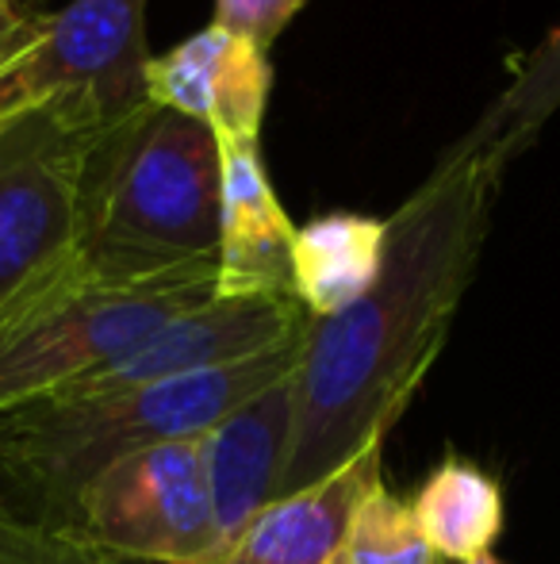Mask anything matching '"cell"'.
<instances>
[{"label":"cell","instance_id":"1","mask_svg":"<svg viewBox=\"0 0 560 564\" xmlns=\"http://www.w3.org/2000/svg\"><path fill=\"white\" fill-rule=\"evenodd\" d=\"M507 165L441 154L384 224V261L369 292L330 319H307L292 369V434L277 499L327 480L384 442L441 357L476 276Z\"/></svg>","mask_w":560,"mask_h":564},{"label":"cell","instance_id":"2","mask_svg":"<svg viewBox=\"0 0 560 564\" xmlns=\"http://www.w3.org/2000/svg\"><path fill=\"white\" fill-rule=\"evenodd\" d=\"M299 341L304 335L177 380L0 411V503L31 522L69 527L81 491L105 468L162 442L204 438L239 403L296 369Z\"/></svg>","mask_w":560,"mask_h":564},{"label":"cell","instance_id":"3","mask_svg":"<svg viewBox=\"0 0 560 564\" xmlns=\"http://www.w3.org/2000/svg\"><path fill=\"white\" fill-rule=\"evenodd\" d=\"M216 246L219 139L146 100L85 162L81 258L108 273H162L216 261Z\"/></svg>","mask_w":560,"mask_h":564},{"label":"cell","instance_id":"4","mask_svg":"<svg viewBox=\"0 0 560 564\" xmlns=\"http://www.w3.org/2000/svg\"><path fill=\"white\" fill-rule=\"evenodd\" d=\"M216 296V261L108 273L77 258L0 315V411L97 372Z\"/></svg>","mask_w":560,"mask_h":564},{"label":"cell","instance_id":"5","mask_svg":"<svg viewBox=\"0 0 560 564\" xmlns=\"http://www.w3.org/2000/svg\"><path fill=\"white\" fill-rule=\"evenodd\" d=\"M105 131L69 100L0 119V315L81 250L85 162Z\"/></svg>","mask_w":560,"mask_h":564},{"label":"cell","instance_id":"6","mask_svg":"<svg viewBox=\"0 0 560 564\" xmlns=\"http://www.w3.org/2000/svg\"><path fill=\"white\" fill-rule=\"evenodd\" d=\"M146 8L150 0H74L51 12L39 43L0 74V119L69 100L112 127L146 105Z\"/></svg>","mask_w":560,"mask_h":564},{"label":"cell","instance_id":"7","mask_svg":"<svg viewBox=\"0 0 560 564\" xmlns=\"http://www.w3.org/2000/svg\"><path fill=\"white\" fill-rule=\"evenodd\" d=\"M69 527L154 564H216L200 438L162 442L116 460L77 499Z\"/></svg>","mask_w":560,"mask_h":564},{"label":"cell","instance_id":"8","mask_svg":"<svg viewBox=\"0 0 560 564\" xmlns=\"http://www.w3.org/2000/svg\"><path fill=\"white\" fill-rule=\"evenodd\" d=\"M304 330L307 315L292 296H211L208 304L177 315L162 330L142 338L123 357L100 365L97 372L43 395V400H77V395L123 392V388L188 377V372H208L219 365H234L281 349L284 341L299 338Z\"/></svg>","mask_w":560,"mask_h":564},{"label":"cell","instance_id":"9","mask_svg":"<svg viewBox=\"0 0 560 564\" xmlns=\"http://www.w3.org/2000/svg\"><path fill=\"white\" fill-rule=\"evenodd\" d=\"M146 100L165 112L204 123L219 142L262 147L265 105L273 93L270 54L219 28H204L142 69Z\"/></svg>","mask_w":560,"mask_h":564},{"label":"cell","instance_id":"10","mask_svg":"<svg viewBox=\"0 0 560 564\" xmlns=\"http://www.w3.org/2000/svg\"><path fill=\"white\" fill-rule=\"evenodd\" d=\"M292 434V372L219 419L200 438L211 499L216 564L246 534V527L277 499Z\"/></svg>","mask_w":560,"mask_h":564},{"label":"cell","instance_id":"11","mask_svg":"<svg viewBox=\"0 0 560 564\" xmlns=\"http://www.w3.org/2000/svg\"><path fill=\"white\" fill-rule=\"evenodd\" d=\"M292 238L257 142H219L216 296H292Z\"/></svg>","mask_w":560,"mask_h":564},{"label":"cell","instance_id":"12","mask_svg":"<svg viewBox=\"0 0 560 564\" xmlns=\"http://www.w3.org/2000/svg\"><path fill=\"white\" fill-rule=\"evenodd\" d=\"M384 442L365 446L327 480L273 499L231 545L223 564H327L342 550L353 507L381 480Z\"/></svg>","mask_w":560,"mask_h":564},{"label":"cell","instance_id":"13","mask_svg":"<svg viewBox=\"0 0 560 564\" xmlns=\"http://www.w3.org/2000/svg\"><path fill=\"white\" fill-rule=\"evenodd\" d=\"M388 224L358 212H330L296 227L292 238V296L307 319H330L358 304L384 261Z\"/></svg>","mask_w":560,"mask_h":564},{"label":"cell","instance_id":"14","mask_svg":"<svg viewBox=\"0 0 560 564\" xmlns=\"http://www.w3.org/2000/svg\"><path fill=\"white\" fill-rule=\"evenodd\" d=\"M411 514L433 557L453 564L487 557L507 522L499 480L461 457H446L426 476L411 496Z\"/></svg>","mask_w":560,"mask_h":564},{"label":"cell","instance_id":"15","mask_svg":"<svg viewBox=\"0 0 560 564\" xmlns=\"http://www.w3.org/2000/svg\"><path fill=\"white\" fill-rule=\"evenodd\" d=\"M560 112V20L518 62L510 85L446 154H492L510 165L538 142L541 127Z\"/></svg>","mask_w":560,"mask_h":564},{"label":"cell","instance_id":"16","mask_svg":"<svg viewBox=\"0 0 560 564\" xmlns=\"http://www.w3.org/2000/svg\"><path fill=\"white\" fill-rule=\"evenodd\" d=\"M345 564H438L430 542L422 538L411 503L381 480L353 507L342 538Z\"/></svg>","mask_w":560,"mask_h":564},{"label":"cell","instance_id":"17","mask_svg":"<svg viewBox=\"0 0 560 564\" xmlns=\"http://www.w3.org/2000/svg\"><path fill=\"white\" fill-rule=\"evenodd\" d=\"M304 4L307 0H216L211 28L227 31L234 39H246L250 46L270 54Z\"/></svg>","mask_w":560,"mask_h":564},{"label":"cell","instance_id":"18","mask_svg":"<svg viewBox=\"0 0 560 564\" xmlns=\"http://www.w3.org/2000/svg\"><path fill=\"white\" fill-rule=\"evenodd\" d=\"M51 12L35 0H0V74L39 43Z\"/></svg>","mask_w":560,"mask_h":564},{"label":"cell","instance_id":"19","mask_svg":"<svg viewBox=\"0 0 560 564\" xmlns=\"http://www.w3.org/2000/svg\"><path fill=\"white\" fill-rule=\"evenodd\" d=\"M472 564H503L499 557H492V553H487V557H480V561H472Z\"/></svg>","mask_w":560,"mask_h":564},{"label":"cell","instance_id":"20","mask_svg":"<svg viewBox=\"0 0 560 564\" xmlns=\"http://www.w3.org/2000/svg\"><path fill=\"white\" fill-rule=\"evenodd\" d=\"M327 564H345V557H342V550H338V553H334V557H330Z\"/></svg>","mask_w":560,"mask_h":564}]
</instances>
